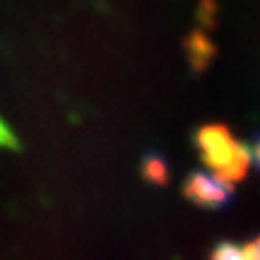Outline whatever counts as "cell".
<instances>
[{
	"label": "cell",
	"mask_w": 260,
	"mask_h": 260,
	"mask_svg": "<svg viewBox=\"0 0 260 260\" xmlns=\"http://www.w3.org/2000/svg\"><path fill=\"white\" fill-rule=\"evenodd\" d=\"M183 195H186V200H190L198 207L219 210V207H226L232 203L234 188L222 183V181H217L207 171H193L183 181Z\"/></svg>",
	"instance_id": "obj_1"
},
{
	"label": "cell",
	"mask_w": 260,
	"mask_h": 260,
	"mask_svg": "<svg viewBox=\"0 0 260 260\" xmlns=\"http://www.w3.org/2000/svg\"><path fill=\"white\" fill-rule=\"evenodd\" d=\"M186 56L193 73H203L214 60V44L203 29H193L186 37Z\"/></svg>",
	"instance_id": "obj_2"
},
{
	"label": "cell",
	"mask_w": 260,
	"mask_h": 260,
	"mask_svg": "<svg viewBox=\"0 0 260 260\" xmlns=\"http://www.w3.org/2000/svg\"><path fill=\"white\" fill-rule=\"evenodd\" d=\"M140 174L147 183H154V186H164L169 183V167H167V159L157 154V152H149L145 154L142 164H140Z\"/></svg>",
	"instance_id": "obj_3"
},
{
	"label": "cell",
	"mask_w": 260,
	"mask_h": 260,
	"mask_svg": "<svg viewBox=\"0 0 260 260\" xmlns=\"http://www.w3.org/2000/svg\"><path fill=\"white\" fill-rule=\"evenodd\" d=\"M198 22L205 29L217 27V3L214 0H200V5H198Z\"/></svg>",
	"instance_id": "obj_4"
},
{
	"label": "cell",
	"mask_w": 260,
	"mask_h": 260,
	"mask_svg": "<svg viewBox=\"0 0 260 260\" xmlns=\"http://www.w3.org/2000/svg\"><path fill=\"white\" fill-rule=\"evenodd\" d=\"M0 147H5V149H19L22 147L17 135L8 128V123L5 121H0Z\"/></svg>",
	"instance_id": "obj_5"
},
{
	"label": "cell",
	"mask_w": 260,
	"mask_h": 260,
	"mask_svg": "<svg viewBox=\"0 0 260 260\" xmlns=\"http://www.w3.org/2000/svg\"><path fill=\"white\" fill-rule=\"evenodd\" d=\"M251 149H253V161H255V167L260 169V133L255 135V138H253Z\"/></svg>",
	"instance_id": "obj_6"
}]
</instances>
